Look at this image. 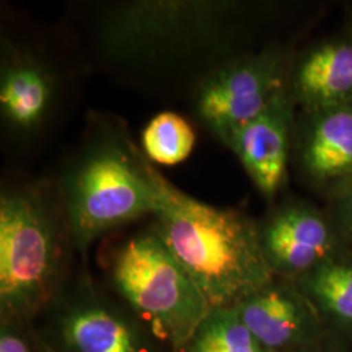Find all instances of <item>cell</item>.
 Wrapping results in <instances>:
<instances>
[{
  "label": "cell",
  "mask_w": 352,
  "mask_h": 352,
  "mask_svg": "<svg viewBox=\"0 0 352 352\" xmlns=\"http://www.w3.org/2000/svg\"><path fill=\"white\" fill-rule=\"evenodd\" d=\"M56 337L64 352H154L138 322L93 294L64 307Z\"/></svg>",
  "instance_id": "11"
},
{
  "label": "cell",
  "mask_w": 352,
  "mask_h": 352,
  "mask_svg": "<svg viewBox=\"0 0 352 352\" xmlns=\"http://www.w3.org/2000/svg\"><path fill=\"white\" fill-rule=\"evenodd\" d=\"M311 113L300 144L302 167L316 180L352 176V103Z\"/></svg>",
  "instance_id": "13"
},
{
  "label": "cell",
  "mask_w": 352,
  "mask_h": 352,
  "mask_svg": "<svg viewBox=\"0 0 352 352\" xmlns=\"http://www.w3.org/2000/svg\"><path fill=\"white\" fill-rule=\"evenodd\" d=\"M196 135L188 122L171 111L155 115L141 135L144 155L154 164L173 166L186 161L195 148Z\"/></svg>",
  "instance_id": "16"
},
{
  "label": "cell",
  "mask_w": 352,
  "mask_h": 352,
  "mask_svg": "<svg viewBox=\"0 0 352 352\" xmlns=\"http://www.w3.org/2000/svg\"><path fill=\"white\" fill-rule=\"evenodd\" d=\"M75 248L59 190L46 183L1 189L0 317L29 324L58 296Z\"/></svg>",
  "instance_id": "3"
},
{
  "label": "cell",
  "mask_w": 352,
  "mask_h": 352,
  "mask_svg": "<svg viewBox=\"0 0 352 352\" xmlns=\"http://www.w3.org/2000/svg\"><path fill=\"white\" fill-rule=\"evenodd\" d=\"M28 325L19 321H1L0 352H49Z\"/></svg>",
  "instance_id": "17"
},
{
  "label": "cell",
  "mask_w": 352,
  "mask_h": 352,
  "mask_svg": "<svg viewBox=\"0 0 352 352\" xmlns=\"http://www.w3.org/2000/svg\"><path fill=\"white\" fill-rule=\"evenodd\" d=\"M56 78L33 51L3 38L0 64V113L19 136L36 133L50 118L56 100Z\"/></svg>",
  "instance_id": "9"
},
{
  "label": "cell",
  "mask_w": 352,
  "mask_h": 352,
  "mask_svg": "<svg viewBox=\"0 0 352 352\" xmlns=\"http://www.w3.org/2000/svg\"><path fill=\"white\" fill-rule=\"evenodd\" d=\"M295 283L320 320L351 330L352 254L336 252Z\"/></svg>",
  "instance_id": "14"
},
{
  "label": "cell",
  "mask_w": 352,
  "mask_h": 352,
  "mask_svg": "<svg viewBox=\"0 0 352 352\" xmlns=\"http://www.w3.org/2000/svg\"><path fill=\"white\" fill-rule=\"evenodd\" d=\"M239 6L213 0H132L107 6L97 26V47L111 68L157 78L212 72L228 47Z\"/></svg>",
  "instance_id": "1"
},
{
  "label": "cell",
  "mask_w": 352,
  "mask_h": 352,
  "mask_svg": "<svg viewBox=\"0 0 352 352\" xmlns=\"http://www.w3.org/2000/svg\"><path fill=\"white\" fill-rule=\"evenodd\" d=\"M257 227L265 260L278 278L296 282L338 251L334 230L307 204H286Z\"/></svg>",
  "instance_id": "7"
},
{
  "label": "cell",
  "mask_w": 352,
  "mask_h": 352,
  "mask_svg": "<svg viewBox=\"0 0 352 352\" xmlns=\"http://www.w3.org/2000/svg\"><path fill=\"white\" fill-rule=\"evenodd\" d=\"M343 217H344V223H346L347 230L352 234V190L350 192V196L346 200V204H344Z\"/></svg>",
  "instance_id": "18"
},
{
  "label": "cell",
  "mask_w": 352,
  "mask_h": 352,
  "mask_svg": "<svg viewBox=\"0 0 352 352\" xmlns=\"http://www.w3.org/2000/svg\"><path fill=\"white\" fill-rule=\"evenodd\" d=\"M179 352H274L266 349L241 321L235 307L210 309Z\"/></svg>",
  "instance_id": "15"
},
{
  "label": "cell",
  "mask_w": 352,
  "mask_h": 352,
  "mask_svg": "<svg viewBox=\"0 0 352 352\" xmlns=\"http://www.w3.org/2000/svg\"><path fill=\"white\" fill-rule=\"evenodd\" d=\"M113 289L151 334L179 352L210 307L154 226L126 240L110 263Z\"/></svg>",
  "instance_id": "5"
},
{
  "label": "cell",
  "mask_w": 352,
  "mask_h": 352,
  "mask_svg": "<svg viewBox=\"0 0 352 352\" xmlns=\"http://www.w3.org/2000/svg\"><path fill=\"white\" fill-rule=\"evenodd\" d=\"M287 94L309 113L352 103V37L304 54L289 75Z\"/></svg>",
  "instance_id": "12"
},
{
  "label": "cell",
  "mask_w": 352,
  "mask_h": 352,
  "mask_svg": "<svg viewBox=\"0 0 352 352\" xmlns=\"http://www.w3.org/2000/svg\"><path fill=\"white\" fill-rule=\"evenodd\" d=\"M155 167L119 131L90 140L59 186L75 250L87 253L104 234L157 208Z\"/></svg>",
  "instance_id": "4"
},
{
  "label": "cell",
  "mask_w": 352,
  "mask_h": 352,
  "mask_svg": "<svg viewBox=\"0 0 352 352\" xmlns=\"http://www.w3.org/2000/svg\"><path fill=\"white\" fill-rule=\"evenodd\" d=\"M235 308L256 340L272 351H300L318 334L320 317L289 279L274 278Z\"/></svg>",
  "instance_id": "8"
},
{
  "label": "cell",
  "mask_w": 352,
  "mask_h": 352,
  "mask_svg": "<svg viewBox=\"0 0 352 352\" xmlns=\"http://www.w3.org/2000/svg\"><path fill=\"white\" fill-rule=\"evenodd\" d=\"M291 131L292 109L286 93L223 140L267 199L274 197L286 182Z\"/></svg>",
  "instance_id": "10"
},
{
  "label": "cell",
  "mask_w": 352,
  "mask_h": 352,
  "mask_svg": "<svg viewBox=\"0 0 352 352\" xmlns=\"http://www.w3.org/2000/svg\"><path fill=\"white\" fill-rule=\"evenodd\" d=\"M154 179V228L210 309L236 307L277 278L265 260L257 223L235 209L193 199L157 168Z\"/></svg>",
  "instance_id": "2"
},
{
  "label": "cell",
  "mask_w": 352,
  "mask_h": 352,
  "mask_svg": "<svg viewBox=\"0 0 352 352\" xmlns=\"http://www.w3.org/2000/svg\"><path fill=\"white\" fill-rule=\"evenodd\" d=\"M285 55L269 49L231 59L193 87V113L215 138L223 140L287 93Z\"/></svg>",
  "instance_id": "6"
}]
</instances>
